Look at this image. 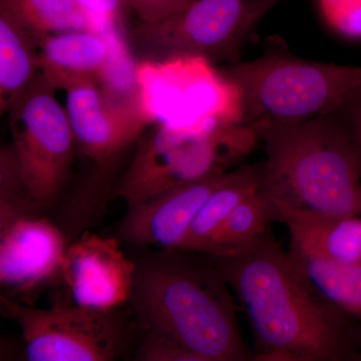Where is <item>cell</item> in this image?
<instances>
[{
	"label": "cell",
	"instance_id": "cell-19",
	"mask_svg": "<svg viewBox=\"0 0 361 361\" xmlns=\"http://www.w3.org/2000/svg\"><path fill=\"white\" fill-rule=\"evenodd\" d=\"M4 11L37 39L51 33L78 30H108L77 0H0Z\"/></svg>",
	"mask_w": 361,
	"mask_h": 361
},
{
	"label": "cell",
	"instance_id": "cell-22",
	"mask_svg": "<svg viewBox=\"0 0 361 361\" xmlns=\"http://www.w3.org/2000/svg\"><path fill=\"white\" fill-rule=\"evenodd\" d=\"M318 11L332 32L361 39V0H316Z\"/></svg>",
	"mask_w": 361,
	"mask_h": 361
},
{
	"label": "cell",
	"instance_id": "cell-27",
	"mask_svg": "<svg viewBox=\"0 0 361 361\" xmlns=\"http://www.w3.org/2000/svg\"><path fill=\"white\" fill-rule=\"evenodd\" d=\"M278 1H281V0H278Z\"/></svg>",
	"mask_w": 361,
	"mask_h": 361
},
{
	"label": "cell",
	"instance_id": "cell-6",
	"mask_svg": "<svg viewBox=\"0 0 361 361\" xmlns=\"http://www.w3.org/2000/svg\"><path fill=\"white\" fill-rule=\"evenodd\" d=\"M278 0H192L182 11L140 23L133 42L140 61L200 56L214 65L240 61L247 42Z\"/></svg>",
	"mask_w": 361,
	"mask_h": 361
},
{
	"label": "cell",
	"instance_id": "cell-4",
	"mask_svg": "<svg viewBox=\"0 0 361 361\" xmlns=\"http://www.w3.org/2000/svg\"><path fill=\"white\" fill-rule=\"evenodd\" d=\"M238 85L254 132L341 114L361 99V66L299 58L271 42L262 56L222 68Z\"/></svg>",
	"mask_w": 361,
	"mask_h": 361
},
{
	"label": "cell",
	"instance_id": "cell-12",
	"mask_svg": "<svg viewBox=\"0 0 361 361\" xmlns=\"http://www.w3.org/2000/svg\"><path fill=\"white\" fill-rule=\"evenodd\" d=\"M226 173L211 174L129 207L121 234L130 243L180 250L190 226Z\"/></svg>",
	"mask_w": 361,
	"mask_h": 361
},
{
	"label": "cell",
	"instance_id": "cell-3",
	"mask_svg": "<svg viewBox=\"0 0 361 361\" xmlns=\"http://www.w3.org/2000/svg\"><path fill=\"white\" fill-rule=\"evenodd\" d=\"M224 277L183 260L137 269L132 298L147 331L166 337L197 361L250 360Z\"/></svg>",
	"mask_w": 361,
	"mask_h": 361
},
{
	"label": "cell",
	"instance_id": "cell-13",
	"mask_svg": "<svg viewBox=\"0 0 361 361\" xmlns=\"http://www.w3.org/2000/svg\"><path fill=\"white\" fill-rule=\"evenodd\" d=\"M68 246L58 227L32 215L0 229V283L18 293L35 290L61 273Z\"/></svg>",
	"mask_w": 361,
	"mask_h": 361
},
{
	"label": "cell",
	"instance_id": "cell-2",
	"mask_svg": "<svg viewBox=\"0 0 361 361\" xmlns=\"http://www.w3.org/2000/svg\"><path fill=\"white\" fill-rule=\"evenodd\" d=\"M266 154L261 196L280 210L361 214V153L341 114L256 132Z\"/></svg>",
	"mask_w": 361,
	"mask_h": 361
},
{
	"label": "cell",
	"instance_id": "cell-14",
	"mask_svg": "<svg viewBox=\"0 0 361 361\" xmlns=\"http://www.w3.org/2000/svg\"><path fill=\"white\" fill-rule=\"evenodd\" d=\"M106 30L51 33L39 39L40 75L63 92L82 82H99L113 68L114 45Z\"/></svg>",
	"mask_w": 361,
	"mask_h": 361
},
{
	"label": "cell",
	"instance_id": "cell-26",
	"mask_svg": "<svg viewBox=\"0 0 361 361\" xmlns=\"http://www.w3.org/2000/svg\"><path fill=\"white\" fill-rule=\"evenodd\" d=\"M361 153V99L341 113Z\"/></svg>",
	"mask_w": 361,
	"mask_h": 361
},
{
	"label": "cell",
	"instance_id": "cell-15",
	"mask_svg": "<svg viewBox=\"0 0 361 361\" xmlns=\"http://www.w3.org/2000/svg\"><path fill=\"white\" fill-rule=\"evenodd\" d=\"M273 221L287 226L291 243L339 262L361 266V217L280 210Z\"/></svg>",
	"mask_w": 361,
	"mask_h": 361
},
{
	"label": "cell",
	"instance_id": "cell-23",
	"mask_svg": "<svg viewBox=\"0 0 361 361\" xmlns=\"http://www.w3.org/2000/svg\"><path fill=\"white\" fill-rule=\"evenodd\" d=\"M137 360L146 361H197L186 349L155 332L147 331Z\"/></svg>",
	"mask_w": 361,
	"mask_h": 361
},
{
	"label": "cell",
	"instance_id": "cell-25",
	"mask_svg": "<svg viewBox=\"0 0 361 361\" xmlns=\"http://www.w3.org/2000/svg\"><path fill=\"white\" fill-rule=\"evenodd\" d=\"M85 11L104 27L111 28L123 23L125 11L129 8L123 0H77Z\"/></svg>",
	"mask_w": 361,
	"mask_h": 361
},
{
	"label": "cell",
	"instance_id": "cell-10",
	"mask_svg": "<svg viewBox=\"0 0 361 361\" xmlns=\"http://www.w3.org/2000/svg\"><path fill=\"white\" fill-rule=\"evenodd\" d=\"M66 110L75 144L97 164L108 163L152 126L137 90L130 96L121 97L99 87V82H89L66 90Z\"/></svg>",
	"mask_w": 361,
	"mask_h": 361
},
{
	"label": "cell",
	"instance_id": "cell-11",
	"mask_svg": "<svg viewBox=\"0 0 361 361\" xmlns=\"http://www.w3.org/2000/svg\"><path fill=\"white\" fill-rule=\"evenodd\" d=\"M137 272L116 239L85 233L66 248L59 274L73 304L111 312L132 298Z\"/></svg>",
	"mask_w": 361,
	"mask_h": 361
},
{
	"label": "cell",
	"instance_id": "cell-7",
	"mask_svg": "<svg viewBox=\"0 0 361 361\" xmlns=\"http://www.w3.org/2000/svg\"><path fill=\"white\" fill-rule=\"evenodd\" d=\"M56 90L39 75L7 111L11 146L26 188L39 207L58 198L77 146Z\"/></svg>",
	"mask_w": 361,
	"mask_h": 361
},
{
	"label": "cell",
	"instance_id": "cell-21",
	"mask_svg": "<svg viewBox=\"0 0 361 361\" xmlns=\"http://www.w3.org/2000/svg\"><path fill=\"white\" fill-rule=\"evenodd\" d=\"M37 205L32 200L18 167L13 146L0 149V229L23 216Z\"/></svg>",
	"mask_w": 361,
	"mask_h": 361
},
{
	"label": "cell",
	"instance_id": "cell-9",
	"mask_svg": "<svg viewBox=\"0 0 361 361\" xmlns=\"http://www.w3.org/2000/svg\"><path fill=\"white\" fill-rule=\"evenodd\" d=\"M219 156V144L212 134H192L154 123L137 140L116 196L129 207L141 203L218 170Z\"/></svg>",
	"mask_w": 361,
	"mask_h": 361
},
{
	"label": "cell",
	"instance_id": "cell-16",
	"mask_svg": "<svg viewBox=\"0 0 361 361\" xmlns=\"http://www.w3.org/2000/svg\"><path fill=\"white\" fill-rule=\"evenodd\" d=\"M263 163L226 173L188 230L180 250L208 254L214 240L236 207L260 190Z\"/></svg>",
	"mask_w": 361,
	"mask_h": 361
},
{
	"label": "cell",
	"instance_id": "cell-5",
	"mask_svg": "<svg viewBox=\"0 0 361 361\" xmlns=\"http://www.w3.org/2000/svg\"><path fill=\"white\" fill-rule=\"evenodd\" d=\"M134 78L140 104L152 125L201 134L243 123L241 90L208 59L140 61Z\"/></svg>",
	"mask_w": 361,
	"mask_h": 361
},
{
	"label": "cell",
	"instance_id": "cell-18",
	"mask_svg": "<svg viewBox=\"0 0 361 361\" xmlns=\"http://www.w3.org/2000/svg\"><path fill=\"white\" fill-rule=\"evenodd\" d=\"M292 262L313 290L348 316L361 317V266L339 262L290 244Z\"/></svg>",
	"mask_w": 361,
	"mask_h": 361
},
{
	"label": "cell",
	"instance_id": "cell-20",
	"mask_svg": "<svg viewBox=\"0 0 361 361\" xmlns=\"http://www.w3.org/2000/svg\"><path fill=\"white\" fill-rule=\"evenodd\" d=\"M270 222L269 208L258 191L233 211L214 240L209 255L214 258L236 255L264 235Z\"/></svg>",
	"mask_w": 361,
	"mask_h": 361
},
{
	"label": "cell",
	"instance_id": "cell-24",
	"mask_svg": "<svg viewBox=\"0 0 361 361\" xmlns=\"http://www.w3.org/2000/svg\"><path fill=\"white\" fill-rule=\"evenodd\" d=\"M142 23H155L182 11L192 0H123Z\"/></svg>",
	"mask_w": 361,
	"mask_h": 361
},
{
	"label": "cell",
	"instance_id": "cell-1",
	"mask_svg": "<svg viewBox=\"0 0 361 361\" xmlns=\"http://www.w3.org/2000/svg\"><path fill=\"white\" fill-rule=\"evenodd\" d=\"M215 259L250 322L256 360L357 357L348 315L313 290L269 232L236 255Z\"/></svg>",
	"mask_w": 361,
	"mask_h": 361
},
{
	"label": "cell",
	"instance_id": "cell-8",
	"mask_svg": "<svg viewBox=\"0 0 361 361\" xmlns=\"http://www.w3.org/2000/svg\"><path fill=\"white\" fill-rule=\"evenodd\" d=\"M2 310L18 323L30 361H108L120 349L122 334L111 312L82 306L33 308L1 295Z\"/></svg>",
	"mask_w": 361,
	"mask_h": 361
},
{
	"label": "cell",
	"instance_id": "cell-17",
	"mask_svg": "<svg viewBox=\"0 0 361 361\" xmlns=\"http://www.w3.org/2000/svg\"><path fill=\"white\" fill-rule=\"evenodd\" d=\"M40 75L39 39L0 11V110L11 104Z\"/></svg>",
	"mask_w": 361,
	"mask_h": 361
}]
</instances>
